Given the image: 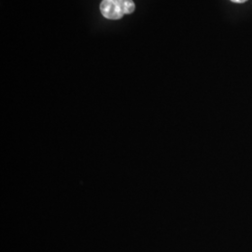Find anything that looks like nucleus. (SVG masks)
Here are the masks:
<instances>
[{"mask_svg": "<svg viewBox=\"0 0 252 252\" xmlns=\"http://www.w3.org/2000/svg\"><path fill=\"white\" fill-rule=\"evenodd\" d=\"M231 1H233L234 3H244V2H247L248 0H231Z\"/></svg>", "mask_w": 252, "mask_h": 252, "instance_id": "2", "label": "nucleus"}, {"mask_svg": "<svg viewBox=\"0 0 252 252\" xmlns=\"http://www.w3.org/2000/svg\"><path fill=\"white\" fill-rule=\"evenodd\" d=\"M135 7L133 0H103L100 4V11L107 19L118 20L126 14H131Z\"/></svg>", "mask_w": 252, "mask_h": 252, "instance_id": "1", "label": "nucleus"}]
</instances>
